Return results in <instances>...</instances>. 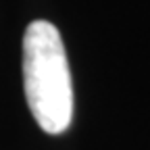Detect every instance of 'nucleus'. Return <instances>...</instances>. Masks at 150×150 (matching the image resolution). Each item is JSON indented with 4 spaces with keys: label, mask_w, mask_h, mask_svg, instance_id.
Instances as JSON below:
<instances>
[{
    "label": "nucleus",
    "mask_w": 150,
    "mask_h": 150,
    "mask_svg": "<svg viewBox=\"0 0 150 150\" xmlns=\"http://www.w3.org/2000/svg\"><path fill=\"white\" fill-rule=\"evenodd\" d=\"M23 81L29 110L46 134H63L73 121V86L63 38L52 23L33 21L23 38Z\"/></svg>",
    "instance_id": "1"
}]
</instances>
